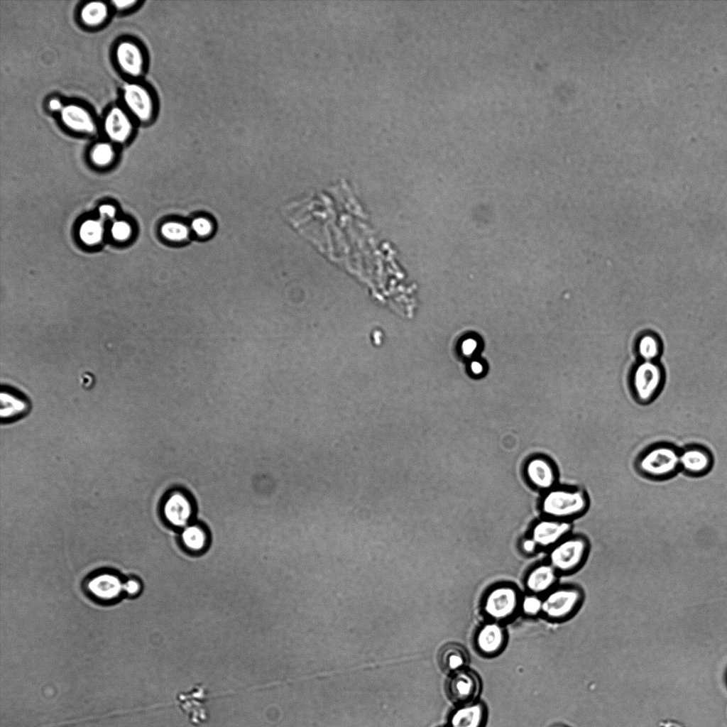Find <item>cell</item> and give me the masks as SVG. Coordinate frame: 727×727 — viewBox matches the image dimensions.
Returning a JSON list of instances; mask_svg holds the SVG:
<instances>
[{
    "label": "cell",
    "mask_w": 727,
    "mask_h": 727,
    "mask_svg": "<svg viewBox=\"0 0 727 727\" xmlns=\"http://www.w3.org/2000/svg\"><path fill=\"white\" fill-rule=\"evenodd\" d=\"M589 505L590 498L585 489L558 484L542 493L538 508L541 516L573 523L587 512Z\"/></svg>",
    "instance_id": "6da1fadb"
},
{
    "label": "cell",
    "mask_w": 727,
    "mask_h": 727,
    "mask_svg": "<svg viewBox=\"0 0 727 727\" xmlns=\"http://www.w3.org/2000/svg\"><path fill=\"white\" fill-rule=\"evenodd\" d=\"M679 452L669 443L653 444L637 457L635 466L642 476L654 481H663L672 478L679 469Z\"/></svg>",
    "instance_id": "7a4b0ae2"
},
{
    "label": "cell",
    "mask_w": 727,
    "mask_h": 727,
    "mask_svg": "<svg viewBox=\"0 0 727 727\" xmlns=\"http://www.w3.org/2000/svg\"><path fill=\"white\" fill-rule=\"evenodd\" d=\"M590 547L589 540L586 536L572 532L547 550L546 560L560 576L571 574L585 564Z\"/></svg>",
    "instance_id": "3957f363"
},
{
    "label": "cell",
    "mask_w": 727,
    "mask_h": 727,
    "mask_svg": "<svg viewBox=\"0 0 727 727\" xmlns=\"http://www.w3.org/2000/svg\"><path fill=\"white\" fill-rule=\"evenodd\" d=\"M522 595L518 587L510 582H499L484 594L481 608L489 621L503 623L510 620L520 610Z\"/></svg>",
    "instance_id": "277c9868"
},
{
    "label": "cell",
    "mask_w": 727,
    "mask_h": 727,
    "mask_svg": "<svg viewBox=\"0 0 727 727\" xmlns=\"http://www.w3.org/2000/svg\"><path fill=\"white\" fill-rule=\"evenodd\" d=\"M664 382V369L657 361H640L634 366L630 376L633 395L641 404H648L655 400Z\"/></svg>",
    "instance_id": "5b68a950"
},
{
    "label": "cell",
    "mask_w": 727,
    "mask_h": 727,
    "mask_svg": "<svg viewBox=\"0 0 727 727\" xmlns=\"http://www.w3.org/2000/svg\"><path fill=\"white\" fill-rule=\"evenodd\" d=\"M542 615L549 620L560 621L569 618L579 608L582 590L575 585H557L542 596Z\"/></svg>",
    "instance_id": "8992f818"
},
{
    "label": "cell",
    "mask_w": 727,
    "mask_h": 727,
    "mask_svg": "<svg viewBox=\"0 0 727 727\" xmlns=\"http://www.w3.org/2000/svg\"><path fill=\"white\" fill-rule=\"evenodd\" d=\"M523 473L528 485L542 493L559 484L557 465L545 455L536 454L528 458Z\"/></svg>",
    "instance_id": "52a82bcc"
},
{
    "label": "cell",
    "mask_w": 727,
    "mask_h": 727,
    "mask_svg": "<svg viewBox=\"0 0 727 727\" xmlns=\"http://www.w3.org/2000/svg\"><path fill=\"white\" fill-rule=\"evenodd\" d=\"M573 523L541 516L530 526L528 534L539 548L549 550L572 532Z\"/></svg>",
    "instance_id": "ba28073f"
},
{
    "label": "cell",
    "mask_w": 727,
    "mask_h": 727,
    "mask_svg": "<svg viewBox=\"0 0 727 727\" xmlns=\"http://www.w3.org/2000/svg\"><path fill=\"white\" fill-rule=\"evenodd\" d=\"M480 689L479 677L466 668L451 674L447 684L449 698L458 705L476 701Z\"/></svg>",
    "instance_id": "9c48e42d"
},
{
    "label": "cell",
    "mask_w": 727,
    "mask_h": 727,
    "mask_svg": "<svg viewBox=\"0 0 727 727\" xmlns=\"http://www.w3.org/2000/svg\"><path fill=\"white\" fill-rule=\"evenodd\" d=\"M124 580L113 571H99L86 581V590L90 596L102 602H111L124 594Z\"/></svg>",
    "instance_id": "30bf717a"
},
{
    "label": "cell",
    "mask_w": 727,
    "mask_h": 727,
    "mask_svg": "<svg viewBox=\"0 0 727 727\" xmlns=\"http://www.w3.org/2000/svg\"><path fill=\"white\" fill-rule=\"evenodd\" d=\"M714 464L712 452L703 445L690 444L680 449V471L688 476H704L711 471Z\"/></svg>",
    "instance_id": "8fae6325"
},
{
    "label": "cell",
    "mask_w": 727,
    "mask_h": 727,
    "mask_svg": "<svg viewBox=\"0 0 727 727\" xmlns=\"http://www.w3.org/2000/svg\"><path fill=\"white\" fill-rule=\"evenodd\" d=\"M123 97L126 106L139 121L146 122L153 117L155 102L145 87L137 83L126 84Z\"/></svg>",
    "instance_id": "7c38bea8"
},
{
    "label": "cell",
    "mask_w": 727,
    "mask_h": 727,
    "mask_svg": "<svg viewBox=\"0 0 727 727\" xmlns=\"http://www.w3.org/2000/svg\"><path fill=\"white\" fill-rule=\"evenodd\" d=\"M507 635L502 623L488 621L480 626L474 637L476 650L485 657L499 654L504 648Z\"/></svg>",
    "instance_id": "4fadbf2b"
},
{
    "label": "cell",
    "mask_w": 727,
    "mask_h": 727,
    "mask_svg": "<svg viewBox=\"0 0 727 727\" xmlns=\"http://www.w3.org/2000/svg\"><path fill=\"white\" fill-rule=\"evenodd\" d=\"M559 576V574L545 559L528 570L523 584L528 593L542 596L558 585Z\"/></svg>",
    "instance_id": "5bb4252c"
},
{
    "label": "cell",
    "mask_w": 727,
    "mask_h": 727,
    "mask_svg": "<svg viewBox=\"0 0 727 727\" xmlns=\"http://www.w3.org/2000/svg\"><path fill=\"white\" fill-rule=\"evenodd\" d=\"M209 696L202 684L195 685L187 692H180L176 696V705L187 715L189 721L195 726L200 725L208 718L207 711L204 703Z\"/></svg>",
    "instance_id": "9a60e30c"
},
{
    "label": "cell",
    "mask_w": 727,
    "mask_h": 727,
    "mask_svg": "<svg viewBox=\"0 0 727 727\" xmlns=\"http://www.w3.org/2000/svg\"><path fill=\"white\" fill-rule=\"evenodd\" d=\"M163 514L169 524L183 528L191 523L194 514L192 502L185 493L173 491L163 502Z\"/></svg>",
    "instance_id": "2e32d148"
},
{
    "label": "cell",
    "mask_w": 727,
    "mask_h": 727,
    "mask_svg": "<svg viewBox=\"0 0 727 727\" xmlns=\"http://www.w3.org/2000/svg\"><path fill=\"white\" fill-rule=\"evenodd\" d=\"M485 705L477 700L459 705L450 717V727H483L486 719Z\"/></svg>",
    "instance_id": "e0dca14e"
},
{
    "label": "cell",
    "mask_w": 727,
    "mask_h": 727,
    "mask_svg": "<svg viewBox=\"0 0 727 727\" xmlns=\"http://www.w3.org/2000/svg\"><path fill=\"white\" fill-rule=\"evenodd\" d=\"M116 58L121 70L137 77L143 69L144 58L141 50L133 42L122 41L116 48Z\"/></svg>",
    "instance_id": "ac0fdd59"
},
{
    "label": "cell",
    "mask_w": 727,
    "mask_h": 727,
    "mask_svg": "<svg viewBox=\"0 0 727 727\" xmlns=\"http://www.w3.org/2000/svg\"><path fill=\"white\" fill-rule=\"evenodd\" d=\"M62 123L70 129L82 133H92L95 124L90 114L82 106L70 104L60 111Z\"/></svg>",
    "instance_id": "d6986e66"
},
{
    "label": "cell",
    "mask_w": 727,
    "mask_h": 727,
    "mask_svg": "<svg viewBox=\"0 0 727 727\" xmlns=\"http://www.w3.org/2000/svg\"><path fill=\"white\" fill-rule=\"evenodd\" d=\"M104 129L111 140L121 143L131 135L132 124L123 109L119 107H113L104 119Z\"/></svg>",
    "instance_id": "ffe728a7"
},
{
    "label": "cell",
    "mask_w": 727,
    "mask_h": 727,
    "mask_svg": "<svg viewBox=\"0 0 727 727\" xmlns=\"http://www.w3.org/2000/svg\"><path fill=\"white\" fill-rule=\"evenodd\" d=\"M438 660L441 668L450 674L465 669L469 661L465 649L457 644L444 646L439 653Z\"/></svg>",
    "instance_id": "44dd1931"
},
{
    "label": "cell",
    "mask_w": 727,
    "mask_h": 727,
    "mask_svg": "<svg viewBox=\"0 0 727 727\" xmlns=\"http://www.w3.org/2000/svg\"><path fill=\"white\" fill-rule=\"evenodd\" d=\"M635 349L640 361H657L662 351V344L657 334L647 332L638 338Z\"/></svg>",
    "instance_id": "7402d4cb"
},
{
    "label": "cell",
    "mask_w": 727,
    "mask_h": 727,
    "mask_svg": "<svg viewBox=\"0 0 727 727\" xmlns=\"http://www.w3.org/2000/svg\"><path fill=\"white\" fill-rule=\"evenodd\" d=\"M182 545L190 552L203 551L208 543V535L199 524L190 523L182 528L181 533Z\"/></svg>",
    "instance_id": "603a6c76"
},
{
    "label": "cell",
    "mask_w": 727,
    "mask_h": 727,
    "mask_svg": "<svg viewBox=\"0 0 727 727\" xmlns=\"http://www.w3.org/2000/svg\"><path fill=\"white\" fill-rule=\"evenodd\" d=\"M108 9L102 1H89L84 4L80 11V17L84 24L96 26L106 18Z\"/></svg>",
    "instance_id": "cb8c5ba5"
},
{
    "label": "cell",
    "mask_w": 727,
    "mask_h": 727,
    "mask_svg": "<svg viewBox=\"0 0 727 727\" xmlns=\"http://www.w3.org/2000/svg\"><path fill=\"white\" fill-rule=\"evenodd\" d=\"M161 233L170 241L182 243L188 239L190 229L182 222L170 221L162 226Z\"/></svg>",
    "instance_id": "d4e9b609"
},
{
    "label": "cell",
    "mask_w": 727,
    "mask_h": 727,
    "mask_svg": "<svg viewBox=\"0 0 727 727\" xmlns=\"http://www.w3.org/2000/svg\"><path fill=\"white\" fill-rule=\"evenodd\" d=\"M543 600L542 596L534 594L527 593L522 596L520 611L529 617H535L542 615Z\"/></svg>",
    "instance_id": "484cf974"
},
{
    "label": "cell",
    "mask_w": 727,
    "mask_h": 727,
    "mask_svg": "<svg viewBox=\"0 0 727 727\" xmlns=\"http://www.w3.org/2000/svg\"><path fill=\"white\" fill-rule=\"evenodd\" d=\"M102 232V226L99 221L87 220L81 226L80 236L85 244L92 245L101 240Z\"/></svg>",
    "instance_id": "4316f807"
},
{
    "label": "cell",
    "mask_w": 727,
    "mask_h": 727,
    "mask_svg": "<svg viewBox=\"0 0 727 727\" xmlns=\"http://www.w3.org/2000/svg\"><path fill=\"white\" fill-rule=\"evenodd\" d=\"M92 161L99 165H104L109 163L114 156V151L111 146L107 143L97 144L92 151Z\"/></svg>",
    "instance_id": "83f0119b"
},
{
    "label": "cell",
    "mask_w": 727,
    "mask_h": 727,
    "mask_svg": "<svg viewBox=\"0 0 727 727\" xmlns=\"http://www.w3.org/2000/svg\"><path fill=\"white\" fill-rule=\"evenodd\" d=\"M190 229L198 237L205 238L212 233L214 226L212 222L208 218L204 217H198L192 219Z\"/></svg>",
    "instance_id": "f1b7e54d"
},
{
    "label": "cell",
    "mask_w": 727,
    "mask_h": 727,
    "mask_svg": "<svg viewBox=\"0 0 727 727\" xmlns=\"http://www.w3.org/2000/svg\"><path fill=\"white\" fill-rule=\"evenodd\" d=\"M519 550L527 556H531L540 550L534 539L528 534L524 535L519 541Z\"/></svg>",
    "instance_id": "f546056e"
},
{
    "label": "cell",
    "mask_w": 727,
    "mask_h": 727,
    "mask_svg": "<svg viewBox=\"0 0 727 727\" xmlns=\"http://www.w3.org/2000/svg\"><path fill=\"white\" fill-rule=\"evenodd\" d=\"M142 589V585L139 579L134 576H130L124 579V591L129 596H137Z\"/></svg>",
    "instance_id": "4dcf8cb0"
},
{
    "label": "cell",
    "mask_w": 727,
    "mask_h": 727,
    "mask_svg": "<svg viewBox=\"0 0 727 727\" xmlns=\"http://www.w3.org/2000/svg\"><path fill=\"white\" fill-rule=\"evenodd\" d=\"M111 234L116 240H125L131 234L130 226L124 222H115L111 228Z\"/></svg>",
    "instance_id": "1f68e13d"
},
{
    "label": "cell",
    "mask_w": 727,
    "mask_h": 727,
    "mask_svg": "<svg viewBox=\"0 0 727 727\" xmlns=\"http://www.w3.org/2000/svg\"><path fill=\"white\" fill-rule=\"evenodd\" d=\"M460 349L464 356L471 357L479 349V341L474 337H466L461 341Z\"/></svg>",
    "instance_id": "d6a6232c"
},
{
    "label": "cell",
    "mask_w": 727,
    "mask_h": 727,
    "mask_svg": "<svg viewBox=\"0 0 727 727\" xmlns=\"http://www.w3.org/2000/svg\"><path fill=\"white\" fill-rule=\"evenodd\" d=\"M5 402V408L2 409V410H5L4 416L9 417L11 413L13 414L16 412L18 413L19 411L22 410V408H23V403L21 400L16 399L15 398L10 397L8 394L6 395Z\"/></svg>",
    "instance_id": "836d02e7"
},
{
    "label": "cell",
    "mask_w": 727,
    "mask_h": 727,
    "mask_svg": "<svg viewBox=\"0 0 727 727\" xmlns=\"http://www.w3.org/2000/svg\"><path fill=\"white\" fill-rule=\"evenodd\" d=\"M469 368L471 372L475 376H481L483 373L485 369L483 364L476 359L471 360Z\"/></svg>",
    "instance_id": "e575fe53"
},
{
    "label": "cell",
    "mask_w": 727,
    "mask_h": 727,
    "mask_svg": "<svg viewBox=\"0 0 727 727\" xmlns=\"http://www.w3.org/2000/svg\"><path fill=\"white\" fill-rule=\"evenodd\" d=\"M99 213L102 217H114L115 215V209L111 205H103L99 208Z\"/></svg>",
    "instance_id": "d590c367"
},
{
    "label": "cell",
    "mask_w": 727,
    "mask_h": 727,
    "mask_svg": "<svg viewBox=\"0 0 727 727\" xmlns=\"http://www.w3.org/2000/svg\"><path fill=\"white\" fill-rule=\"evenodd\" d=\"M136 1H113L112 4L117 9H126L136 4Z\"/></svg>",
    "instance_id": "8d00e7d4"
},
{
    "label": "cell",
    "mask_w": 727,
    "mask_h": 727,
    "mask_svg": "<svg viewBox=\"0 0 727 727\" xmlns=\"http://www.w3.org/2000/svg\"><path fill=\"white\" fill-rule=\"evenodd\" d=\"M49 108L52 111H61L63 108L60 101L58 99L53 98L50 100L48 104Z\"/></svg>",
    "instance_id": "74e56055"
}]
</instances>
